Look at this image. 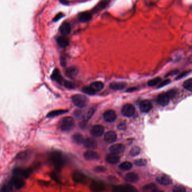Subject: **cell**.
I'll return each mask as SVG.
<instances>
[{
  "mask_svg": "<svg viewBox=\"0 0 192 192\" xmlns=\"http://www.w3.org/2000/svg\"><path fill=\"white\" fill-rule=\"evenodd\" d=\"M50 162L54 165L55 168L59 170L63 168L65 164V158L63 154L57 151H54L50 153Z\"/></svg>",
  "mask_w": 192,
  "mask_h": 192,
  "instance_id": "obj_1",
  "label": "cell"
},
{
  "mask_svg": "<svg viewBox=\"0 0 192 192\" xmlns=\"http://www.w3.org/2000/svg\"><path fill=\"white\" fill-rule=\"evenodd\" d=\"M72 100L73 103L75 106L80 108L86 107L89 103V99L87 97L80 94H76L72 96Z\"/></svg>",
  "mask_w": 192,
  "mask_h": 192,
  "instance_id": "obj_2",
  "label": "cell"
},
{
  "mask_svg": "<svg viewBox=\"0 0 192 192\" xmlns=\"http://www.w3.org/2000/svg\"><path fill=\"white\" fill-rule=\"evenodd\" d=\"M74 126V121L72 117L63 118L59 122V127L63 131H70Z\"/></svg>",
  "mask_w": 192,
  "mask_h": 192,
  "instance_id": "obj_3",
  "label": "cell"
},
{
  "mask_svg": "<svg viewBox=\"0 0 192 192\" xmlns=\"http://www.w3.org/2000/svg\"><path fill=\"white\" fill-rule=\"evenodd\" d=\"M33 170L32 168H18L14 169L13 174L14 176H21L24 178L28 177L32 173Z\"/></svg>",
  "mask_w": 192,
  "mask_h": 192,
  "instance_id": "obj_4",
  "label": "cell"
},
{
  "mask_svg": "<svg viewBox=\"0 0 192 192\" xmlns=\"http://www.w3.org/2000/svg\"><path fill=\"white\" fill-rule=\"evenodd\" d=\"M135 112V107L130 104H127L123 106L122 109V115L127 117H131L134 115Z\"/></svg>",
  "mask_w": 192,
  "mask_h": 192,
  "instance_id": "obj_5",
  "label": "cell"
},
{
  "mask_svg": "<svg viewBox=\"0 0 192 192\" xmlns=\"http://www.w3.org/2000/svg\"><path fill=\"white\" fill-rule=\"evenodd\" d=\"M10 183L12 184L13 187H14L15 188L17 189H20L23 188L25 185V183L23 179L17 176H14V177H13L10 181Z\"/></svg>",
  "mask_w": 192,
  "mask_h": 192,
  "instance_id": "obj_6",
  "label": "cell"
},
{
  "mask_svg": "<svg viewBox=\"0 0 192 192\" xmlns=\"http://www.w3.org/2000/svg\"><path fill=\"white\" fill-rule=\"evenodd\" d=\"M104 131V127L101 125L97 124L92 127L91 130V134L94 137H100L103 134Z\"/></svg>",
  "mask_w": 192,
  "mask_h": 192,
  "instance_id": "obj_7",
  "label": "cell"
},
{
  "mask_svg": "<svg viewBox=\"0 0 192 192\" xmlns=\"http://www.w3.org/2000/svg\"><path fill=\"white\" fill-rule=\"evenodd\" d=\"M117 118V114L112 110L108 111L104 114V119L105 121L108 122H113Z\"/></svg>",
  "mask_w": 192,
  "mask_h": 192,
  "instance_id": "obj_8",
  "label": "cell"
},
{
  "mask_svg": "<svg viewBox=\"0 0 192 192\" xmlns=\"http://www.w3.org/2000/svg\"><path fill=\"white\" fill-rule=\"evenodd\" d=\"M117 139V134L114 131H108L104 135V140L107 143H112L115 142Z\"/></svg>",
  "mask_w": 192,
  "mask_h": 192,
  "instance_id": "obj_9",
  "label": "cell"
},
{
  "mask_svg": "<svg viewBox=\"0 0 192 192\" xmlns=\"http://www.w3.org/2000/svg\"><path fill=\"white\" fill-rule=\"evenodd\" d=\"M156 181L161 185H166V186L171 184L172 182L171 179L169 177L166 176V175L158 176L156 178Z\"/></svg>",
  "mask_w": 192,
  "mask_h": 192,
  "instance_id": "obj_10",
  "label": "cell"
},
{
  "mask_svg": "<svg viewBox=\"0 0 192 192\" xmlns=\"http://www.w3.org/2000/svg\"><path fill=\"white\" fill-rule=\"evenodd\" d=\"M109 149L111 153L116 154H120L124 152L125 150V147L122 144H116L112 145L110 147Z\"/></svg>",
  "mask_w": 192,
  "mask_h": 192,
  "instance_id": "obj_11",
  "label": "cell"
},
{
  "mask_svg": "<svg viewBox=\"0 0 192 192\" xmlns=\"http://www.w3.org/2000/svg\"><path fill=\"white\" fill-rule=\"evenodd\" d=\"M84 157L88 161H96L99 159V155L93 150H88L84 153Z\"/></svg>",
  "mask_w": 192,
  "mask_h": 192,
  "instance_id": "obj_12",
  "label": "cell"
},
{
  "mask_svg": "<svg viewBox=\"0 0 192 192\" xmlns=\"http://www.w3.org/2000/svg\"><path fill=\"white\" fill-rule=\"evenodd\" d=\"M84 146L89 149H95L97 148V144L96 140L93 138H87L84 140Z\"/></svg>",
  "mask_w": 192,
  "mask_h": 192,
  "instance_id": "obj_13",
  "label": "cell"
},
{
  "mask_svg": "<svg viewBox=\"0 0 192 192\" xmlns=\"http://www.w3.org/2000/svg\"><path fill=\"white\" fill-rule=\"evenodd\" d=\"M170 97L168 96V93H163L160 94L157 99L158 103L162 106H166L168 105L169 102Z\"/></svg>",
  "mask_w": 192,
  "mask_h": 192,
  "instance_id": "obj_14",
  "label": "cell"
},
{
  "mask_svg": "<svg viewBox=\"0 0 192 192\" xmlns=\"http://www.w3.org/2000/svg\"><path fill=\"white\" fill-rule=\"evenodd\" d=\"M152 108V105L151 103L147 100H143L140 104V109L142 112L144 113H147L150 111Z\"/></svg>",
  "mask_w": 192,
  "mask_h": 192,
  "instance_id": "obj_15",
  "label": "cell"
},
{
  "mask_svg": "<svg viewBox=\"0 0 192 192\" xmlns=\"http://www.w3.org/2000/svg\"><path fill=\"white\" fill-rule=\"evenodd\" d=\"M60 32L63 36H67L69 34L71 30V28L70 23L67 22H64L61 25L59 28Z\"/></svg>",
  "mask_w": 192,
  "mask_h": 192,
  "instance_id": "obj_16",
  "label": "cell"
},
{
  "mask_svg": "<svg viewBox=\"0 0 192 192\" xmlns=\"http://www.w3.org/2000/svg\"><path fill=\"white\" fill-rule=\"evenodd\" d=\"M127 86V83L123 82H114L109 85V87L113 90H120L124 89Z\"/></svg>",
  "mask_w": 192,
  "mask_h": 192,
  "instance_id": "obj_17",
  "label": "cell"
},
{
  "mask_svg": "<svg viewBox=\"0 0 192 192\" xmlns=\"http://www.w3.org/2000/svg\"><path fill=\"white\" fill-rule=\"evenodd\" d=\"M114 191L117 192H134L136 189L131 185H119L114 187Z\"/></svg>",
  "mask_w": 192,
  "mask_h": 192,
  "instance_id": "obj_18",
  "label": "cell"
},
{
  "mask_svg": "<svg viewBox=\"0 0 192 192\" xmlns=\"http://www.w3.org/2000/svg\"><path fill=\"white\" fill-rule=\"evenodd\" d=\"M56 42L58 45L62 48H65L68 46L70 43L69 39L66 37V36L59 37L56 40Z\"/></svg>",
  "mask_w": 192,
  "mask_h": 192,
  "instance_id": "obj_19",
  "label": "cell"
},
{
  "mask_svg": "<svg viewBox=\"0 0 192 192\" xmlns=\"http://www.w3.org/2000/svg\"><path fill=\"white\" fill-rule=\"evenodd\" d=\"M106 161L109 164L114 165V164H116L119 162L120 158L117 156V154L111 153V154H109L107 156Z\"/></svg>",
  "mask_w": 192,
  "mask_h": 192,
  "instance_id": "obj_20",
  "label": "cell"
},
{
  "mask_svg": "<svg viewBox=\"0 0 192 192\" xmlns=\"http://www.w3.org/2000/svg\"><path fill=\"white\" fill-rule=\"evenodd\" d=\"M32 154V151L31 150H25V151H23L22 152H20L19 153H18L17 156H16V159L18 160H20V161H23V160H25L28 159Z\"/></svg>",
  "mask_w": 192,
  "mask_h": 192,
  "instance_id": "obj_21",
  "label": "cell"
},
{
  "mask_svg": "<svg viewBox=\"0 0 192 192\" xmlns=\"http://www.w3.org/2000/svg\"><path fill=\"white\" fill-rule=\"evenodd\" d=\"M51 78L60 84H62L64 82L63 78L58 69H56L53 71L51 75Z\"/></svg>",
  "mask_w": 192,
  "mask_h": 192,
  "instance_id": "obj_22",
  "label": "cell"
},
{
  "mask_svg": "<svg viewBox=\"0 0 192 192\" xmlns=\"http://www.w3.org/2000/svg\"><path fill=\"white\" fill-rule=\"evenodd\" d=\"M139 175L134 172H129L125 176V180L130 183H135L139 180Z\"/></svg>",
  "mask_w": 192,
  "mask_h": 192,
  "instance_id": "obj_23",
  "label": "cell"
},
{
  "mask_svg": "<svg viewBox=\"0 0 192 192\" xmlns=\"http://www.w3.org/2000/svg\"><path fill=\"white\" fill-rule=\"evenodd\" d=\"M92 18V15L89 12H84L79 14L78 19L81 22H87Z\"/></svg>",
  "mask_w": 192,
  "mask_h": 192,
  "instance_id": "obj_24",
  "label": "cell"
},
{
  "mask_svg": "<svg viewBox=\"0 0 192 192\" xmlns=\"http://www.w3.org/2000/svg\"><path fill=\"white\" fill-rule=\"evenodd\" d=\"M78 73V70L75 67H71L68 68L66 72V75L70 78H74Z\"/></svg>",
  "mask_w": 192,
  "mask_h": 192,
  "instance_id": "obj_25",
  "label": "cell"
},
{
  "mask_svg": "<svg viewBox=\"0 0 192 192\" xmlns=\"http://www.w3.org/2000/svg\"><path fill=\"white\" fill-rule=\"evenodd\" d=\"M109 3V0H102L95 7V8L93 9V11L94 13H96L98 12L99 11L103 10L108 6Z\"/></svg>",
  "mask_w": 192,
  "mask_h": 192,
  "instance_id": "obj_26",
  "label": "cell"
},
{
  "mask_svg": "<svg viewBox=\"0 0 192 192\" xmlns=\"http://www.w3.org/2000/svg\"><path fill=\"white\" fill-rule=\"evenodd\" d=\"M72 178L76 183H82L85 179V176L81 172H75L72 175Z\"/></svg>",
  "mask_w": 192,
  "mask_h": 192,
  "instance_id": "obj_27",
  "label": "cell"
},
{
  "mask_svg": "<svg viewBox=\"0 0 192 192\" xmlns=\"http://www.w3.org/2000/svg\"><path fill=\"white\" fill-rule=\"evenodd\" d=\"M90 87L94 91H99L100 90H101L104 87V85L103 82H100V81H95L94 82H93Z\"/></svg>",
  "mask_w": 192,
  "mask_h": 192,
  "instance_id": "obj_28",
  "label": "cell"
},
{
  "mask_svg": "<svg viewBox=\"0 0 192 192\" xmlns=\"http://www.w3.org/2000/svg\"><path fill=\"white\" fill-rule=\"evenodd\" d=\"M73 140L76 144H83L85 139L83 135L79 133H76L73 136Z\"/></svg>",
  "mask_w": 192,
  "mask_h": 192,
  "instance_id": "obj_29",
  "label": "cell"
},
{
  "mask_svg": "<svg viewBox=\"0 0 192 192\" xmlns=\"http://www.w3.org/2000/svg\"><path fill=\"white\" fill-rule=\"evenodd\" d=\"M91 189L92 191H103L104 189V187L103 186V184L95 182V183H93L91 185Z\"/></svg>",
  "mask_w": 192,
  "mask_h": 192,
  "instance_id": "obj_30",
  "label": "cell"
},
{
  "mask_svg": "<svg viewBox=\"0 0 192 192\" xmlns=\"http://www.w3.org/2000/svg\"><path fill=\"white\" fill-rule=\"evenodd\" d=\"M68 112V111L66 110H57V111H52L51 112H50L48 115V117H56L58 116L59 115H63L64 114L66 113H67Z\"/></svg>",
  "mask_w": 192,
  "mask_h": 192,
  "instance_id": "obj_31",
  "label": "cell"
},
{
  "mask_svg": "<svg viewBox=\"0 0 192 192\" xmlns=\"http://www.w3.org/2000/svg\"><path fill=\"white\" fill-rule=\"evenodd\" d=\"M161 81V78L160 77H156L152 79L149 80L148 82V85L149 86H154L157 84L160 83Z\"/></svg>",
  "mask_w": 192,
  "mask_h": 192,
  "instance_id": "obj_32",
  "label": "cell"
},
{
  "mask_svg": "<svg viewBox=\"0 0 192 192\" xmlns=\"http://www.w3.org/2000/svg\"><path fill=\"white\" fill-rule=\"evenodd\" d=\"M119 168L122 170L127 171L132 168V164L129 162H124L120 164Z\"/></svg>",
  "mask_w": 192,
  "mask_h": 192,
  "instance_id": "obj_33",
  "label": "cell"
},
{
  "mask_svg": "<svg viewBox=\"0 0 192 192\" xmlns=\"http://www.w3.org/2000/svg\"><path fill=\"white\" fill-rule=\"evenodd\" d=\"M140 148L139 146H135L131 149L130 154L132 157H135L140 154Z\"/></svg>",
  "mask_w": 192,
  "mask_h": 192,
  "instance_id": "obj_34",
  "label": "cell"
},
{
  "mask_svg": "<svg viewBox=\"0 0 192 192\" xmlns=\"http://www.w3.org/2000/svg\"><path fill=\"white\" fill-rule=\"evenodd\" d=\"M183 86L184 87L188 90L189 91H192V78H189V79L185 81L184 83H183Z\"/></svg>",
  "mask_w": 192,
  "mask_h": 192,
  "instance_id": "obj_35",
  "label": "cell"
},
{
  "mask_svg": "<svg viewBox=\"0 0 192 192\" xmlns=\"http://www.w3.org/2000/svg\"><path fill=\"white\" fill-rule=\"evenodd\" d=\"M134 164L139 167H143V166H145L147 164V161L145 159H138L135 161Z\"/></svg>",
  "mask_w": 192,
  "mask_h": 192,
  "instance_id": "obj_36",
  "label": "cell"
},
{
  "mask_svg": "<svg viewBox=\"0 0 192 192\" xmlns=\"http://www.w3.org/2000/svg\"><path fill=\"white\" fill-rule=\"evenodd\" d=\"M13 186L12 185V184L9 181L8 183L4 184V185L2 187L1 191L5 192H10L13 190Z\"/></svg>",
  "mask_w": 192,
  "mask_h": 192,
  "instance_id": "obj_37",
  "label": "cell"
},
{
  "mask_svg": "<svg viewBox=\"0 0 192 192\" xmlns=\"http://www.w3.org/2000/svg\"><path fill=\"white\" fill-rule=\"evenodd\" d=\"M95 110H96V109L94 108H90V109L88 111L87 113H86V116H85V120H85V121L87 122V120H89L92 117V116H93V114L94 113Z\"/></svg>",
  "mask_w": 192,
  "mask_h": 192,
  "instance_id": "obj_38",
  "label": "cell"
},
{
  "mask_svg": "<svg viewBox=\"0 0 192 192\" xmlns=\"http://www.w3.org/2000/svg\"><path fill=\"white\" fill-rule=\"evenodd\" d=\"M82 91L84 92L85 93L90 95H93L95 94V91H94L90 87H85L83 88Z\"/></svg>",
  "mask_w": 192,
  "mask_h": 192,
  "instance_id": "obj_39",
  "label": "cell"
},
{
  "mask_svg": "<svg viewBox=\"0 0 192 192\" xmlns=\"http://www.w3.org/2000/svg\"><path fill=\"white\" fill-rule=\"evenodd\" d=\"M64 85L66 88L69 89H74L75 87V84L73 82L69 81H64Z\"/></svg>",
  "mask_w": 192,
  "mask_h": 192,
  "instance_id": "obj_40",
  "label": "cell"
},
{
  "mask_svg": "<svg viewBox=\"0 0 192 192\" xmlns=\"http://www.w3.org/2000/svg\"><path fill=\"white\" fill-rule=\"evenodd\" d=\"M154 189H156V185L153 184H150L146 185L143 187L144 191H153Z\"/></svg>",
  "mask_w": 192,
  "mask_h": 192,
  "instance_id": "obj_41",
  "label": "cell"
},
{
  "mask_svg": "<svg viewBox=\"0 0 192 192\" xmlns=\"http://www.w3.org/2000/svg\"><path fill=\"white\" fill-rule=\"evenodd\" d=\"M173 191L175 192H185L186 191V189L181 185H177L173 188Z\"/></svg>",
  "mask_w": 192,
  "mask_h": 192,
  "instance_id": "obj_42",
  "label": "cell"
},
{
  "mask_svg": "<svg viewBox=\"0 0 192 192\" xmlns=\"http://www.w3.org/2000/svg\"><path fill=\"white\" fill-rule=\"evenodd\" d=\"M50 176H51V179H52L53 180H54L55 181H56V182H59V180H60V179H59V176H58V174H57L56 172H52V173H51V175H50Z\"/></svg>",
  "mask_w": 192,
  "mask_h": 192,
  "instance_id": "obj_43",
  "label": "cell"
},
{
  "mask_svg": "<svg viewBox=\"0 0 192 192\" xmlns=\"http://www.w3.org/2000/svg\"><path fill=\"white\" fill-rule=\"evenodd\" d=\"M170 82H171V80H170L169 79H166V80L162 81V82H160V85L158 86V88L160 89V88H161V87H164V86H165L168 85V84H169Z\"/></svg>",
  "mask_w": 192,
  "mask_h": 192,
  "instance_id": "obj_44",
  "label": "cell"
},
{
  "mask_svg": "<svg viewBox=\"0 0 192 192\" xmlns=\"http://www.w3.org/2000/svg\"><path fill=\"white\" fill-rule=\"evenodd\" d=\"M191 72V71H186V72H183V73H182L181 74H180V75H179L176 78V80L180 79H181V78H182L185 77L186 75H188V74H189Z\"/></svg>",
  "mask_w": 192,
  "mask_h": 192,
  "instance_id": "obj_45",
  "label": "cell"
},
{
  "mask_svg": "<svg viewBox=\"0 0 192 192\" xmlns=\"http://www.w3.org/2000/svg\"><path fill=\"white\" fill-rule=\"evenodd\" d=\"M118 128L119 130H125L126 128V125L124 123H120L119 126H118Z\"/></svg>",
  "mask_w": 192,
  "mask_h": 192,
  "instance_id": "obj_46",
  "label": "cell"
},
{
  "mask_svg": "<svg viewBox=\"0 0 192 192\" xmlns=\"http://www.w3.org/2000/svg\"><path fill=\"white\" fill-rule=\"evenodd\" d=\"M38 184L40 185H41V186H45V187H47L49 185V183L48 181H44V180L38 181Z\"/></svg>",
  "mask_w": 192,
  "mask_h": 192,
  "instance_id": "obj_47",
  "label": "cell"
},
{
  "mask_svg": "<svg viewBox=\"0 0 192 192\" xmlns=\"http://www.w3.org/2000/svg\"><path fill=\"white\" fill-rule=\"evenodd\" d=\"M63 14L62 13H60V14H58V15H56V17L54 18V22H56L58 21H59L60 19H61L63 17Z\"/></svg>",
  "mask_w": 192,
  "mask_h": 192,
  "instance_id": "obj_48",
  "label": "cell"
},
{
  "mask_svg": "<svg viewBox=\"0 0 192 192\" xmlns=\"http://www.w3.org/2000/svg\"><path fill=\"white\" fill-rule=\"evenodd\" d=\"M95 170L97 172H104L106 170V169L102 166H99L96 168Z\"/></svg>",
  "mask_w": 192,
  "mask_h": 192,
  "instance_id": "obj_49",
  "label": "cell"
},
{
  "mask_svg": "<svg viewBox=\"0 0 192 192\" xmlns=\"http://www.w3.org/2000/svg\"><path fill=\"white\" fill-rule=\"evenodd\" d=\"M168 94V96H169V97H173L175 94H176V92L174 91V90H171L170 91H169Z\"/></svg>",
  "mask_w": 192,
  "mask_h": 192,
  "instance_id": "obj_50",
  "label": "cell"
},
{
  "mask_svg": "<svg viewBox=\"0 0 192 192\" xmlns=\"http://www.w3.org/2000/svg\"><path fill=\"white\" fill-rule=\"evenodd\" d=\"M178 73V71H173L172 72H169L168 73V74L166 75V77H168L169 75H173L174 74H176Z\"/></svg>",
  "mask_w": 192,
  "mask_h": 192,
  "instance_id": "obj_51",
  "label": "cell"
},
{
  "mask_svg": "<svg viewBox=\"0 0 192 192\" xmlns=\"http://www.w3.org/2000/svg\"><path fill=\"white\" fill-rule=\"evenodd\" d=\"M137 90V88L136 87H131V88H130L128 89H127L126 90L127 92H129V93H131V92H133V91H135Z\"/></svg>",
  "mask_w": 192,
  "mask_h": 192,
  "instance_id": "obj_52",
  "label": "cell"
},
{
  "mask_svg": "<svg viewBox=\"0 0 192 192\" xmlns=\"http://www.w3.org/2000/svg\"><path fill=\"white\" fill-rule=\"evenodd\" d=\"M62 3H64V4H68V2L66 0H59Z\"/></svg>",
  "mask_w": 192,
  "mask_h": 192,
  "instance_id": "obj_53",
  "label": "cell"
}]
</instances>
